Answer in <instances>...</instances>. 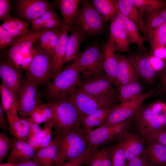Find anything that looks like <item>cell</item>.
Masks as SVG:
<instances>
[{"mask_svg": "<svg viewBox=\"0 0 166 166\" xmlns=\"http://www.w3.org/2000/svg\"><path fill=\"white\" fill-rule=\"evenodd\" d=\"M55 138L58 147L57 166L79 158L92 149L80 126L59 133Z\"/></svg>", "mask_w": 166, "mask_h": 166, "instance_id": "obj_1", "label": "cell"}, {"mask_svg": "<svg viewBox=\"0 0 166 166\" xmlns=\"http://www.w3.org/2000/svg\"><path fill=\"white\" fill-rule=\"evenodd\" d=\"M104 45L98 41H94L72 63L85 80L103 72Z\"/></svg>", "mask_w": 166, "mask_h": 166, "instance_id": "obj_2", "label": "cell"}, {"mask_svg": "<svg viewBox=\"0 0 166 166\" xmlns=\"http://www.w3.org/2000/svg\"><path fill=\"white\" fill-rule=\"evenodd\" d=\"M80 73L72 64L61 70L54 78L47 87V93L55 101L67 97L79 85Z\"/></svg>", "mask_w": 166, "mask_h": 166, "instance_id": "obj_3", "label": "cell"}, {"mask_svg": "<svg viewBox=\"0 0 166 166\" xmlns=\"http://www.w3.org/2000/svg\"><path fill=\"white\" fill-rule=\"evenodd\" d=\"M54 113V128L58 133L80 126L82 116L68 97L51 101Z\"/></svg>", "mask_w": 166, "mask_h": 166, "instance_id": "obj_4", "label": "cell"}, {"mask_svg": "<svg viewBox=\"0 0 166 166\" xmlns=\"http://www.w3.org/2000/svg\"><path fill=\"white\" fill-rule=\"evenodd\" d=\"M38 85L27 77L22 81L18 96V112L20 117H30L34 111L43 104L38 91Z\"/></svg>", "mask_w": 166, "mask_h": 166, "instance_id": "obj_5", "label": "cell"}, {"mask_svg": "<svg viewBox=\"0 0 166 166\" xmlns=\"http://www.w3.org/2000/svg\"><path fill=\"white\" fill-rule=\"evenodd\" d=\"M154 89L130 101L114 105L106 119L99 127L109 126L132 119L146 99L154 93Z\"/></svg>", "mask_w": 166, "mask_h": 166, "instance_id": "obj_6", "label": "cell"}, {"mask_svg": "<svg viewBox=\"0 0 166 166\" xmlns=\"http://www.w3.org/2000/svg\"><path fill=\"white\" fill-rule=\"evenodd\" d=\"M105 22L91 1L83 0L74 24L87 35L98 33L104 28Z\"/></svg>", "mask_w": 166, "mask_h": 166, "instance_id": "obj_7", "label": "cell"}, {"mask_svg": "<svg viewBox=\"0 0 166 166\" xmlns=\"http://www.w3.org/2000/svg\"><path fill=\"white\" fill-rule=\"evenodd\" d=\"M24 69L26 77L38 85L46 82L52 77V56L33 48L32 59Z\"/></svg>", "mask_w": 166, "mask_h": 166, "instance_id": "obj_8", "label": "cell"}, {"mask_svg": "<svg viewBox=\"0 0 166 166\" xmlns=\"http://www.w3.org/2000/svg\"><path fill=\"white\" fill-rule=\"evenodd\" d=\"M78 110L82 117L103 107L113 105L117 97H97L89 94L77 87L68 97Z\"/></svg>", "mask_w": 166, "mask_h": 166, "instance_id": "obj_9", "label": "cell"}, {"mask_svg": "<svg viewBox=\"0 0 166 166\" xmlns=\"http://www.w3.org/2000/svg\"><path fill=\"white\" fill-rule=\"evenodd\" d=\"M132 119L109 126L99 127L87 133L86 136L89 148L95 149L102 144L112 140H117L128 129Z\"/></svg>", "mask_w": 166, "mask_h": 166, "instance_id": "obj_10", "label": "cell"}, {"mask_svg": "<svg viewBox=\"0 0 166 166\" xmlns=\"http://www.w3.org/2000/svg\"><path fill=\"white\" fill-rule=\"evenodd\" d=\"M49 29L35 30L31 29L26 34L16 38L6 52V59L16 67L17 62L24 55L33 49L40 36Z\"/></svg>", "mask_w": 166, "mask_h": 166, "instance_id": "obj_11", "label": "cell"}, {"mask_svg": "<svg viewBox=\"0 0 166 166\" xmlns=\"http://www.w3.org/2000/svg\"><path fill=\"white\" fill-rule=\"evenodd\" d=\"M135 127L147 142L154 133L165 129L155 117L149 105L143 104L132 118Z\"/></svg>", "mask_w": 166, "mask_h": 166, "instance_id": "obj_12", "label": "cell"}, {"mask_svg": "<svg viewBox=\"0 0 166 166\" xmlns=\"http://www.w3.org/2000/svg\"><path fill=\"white\" fill-rule=\"evenodd\" d=\"M111 80L103 72L81 82L78 88L90 95L97 97H117Z\"/></svg>", "mask_w": 166, "mask_h": 166, "instance_id": "obj_13", "label": "cell"}, {"mask_svg": "<svg viewBox=\"0 0 166 166\" xmlns=\"http://www.w3.org/2000/svg\"><path fill=\"white\" fill-rule=\"evenodd\" d=\"M15 4L19 16L31 23L54 8L52 3L45 0H18L16 1Z\"/></svg>", "mask_w": 166, "mask_h": 166, "instance_id": "obj_14", "label": "cell"}, {"mask_svg": "<svg viewBox=\"0 0 166 166\" xmlns=\"http://www.w3.org/2000/svg\"><path fill=\"white\" fill-rule=\"evenodd\" d=\"M123 149L127 161L142 155L145 139L140 134L125 130L117 140Z\"/></svg>", "mask_w": 166, "mask_h": 166, "instance_id": "obj_15", "label": "cell"}, {"mask_svg": "<svg viewBox=\"0 0 166 166\" xmlns=\"http://www.w3.org/2000/svg\"><path fill=\"white\" fill-rule=\"evenodd\" d=\"M139 77L151 83L156 79L159 74L153 68L149 56L143 53H135L127 56Z\"/></svg>", "mask_w": 166, "mask_h": 166, "instance_id": "obj_16", "label": "cell"}, {"mask_svg": "<svg viewBox=\"0 0 166 166\" xmlns=\"http://www.w3.org/2000/svg\"><path fill=\"white\" fill-rule=\"evenodd\" d=\"M0 76L2 82L18 97L22 81L18 69L5 59L0 63Z\"/></svg>", "mask_w": 166, "mask_h": 166, "instance_id": "obj_17", "label": "cell"}, {"mask_svg": "<svg viewBox=\"0 0 166 166\" xmlns=\"http://www.w3.org/2000/svg\"><path fill=\"white\" fill-rule=\"evenodd\" d=\"M112 19L124 31L132 44H136L139 50L145 49L144 44L145 38L140 34V28L136 24L121 14L118 10Z\"/></svg>", "mask_w": 166, "mask_h": 166, "instance_id": "obj_18", "label": "cell"}, {"mask_svg": "<svg viewBox=\"0 0 166 166\" xmlns=\"http://www.w3.org/2000/svg\"><path fill=\"white\" fill-rule=\"evenodd\" d=\"M113 41L109 37L104 45L103 52V69L105 75L117 86V75L118 64L117 55L115 53Z\"/></svg>", "mask_w": 166, "mask_h": 166, "instance_id": "obj_19", "label": "cell"}, {"mask_svg": "<svg viewBox=\"0 0 166 166\" xmlns=\"http://www.w3.org/2000/svg\"><path fill=\"white\" fill-rule=\"evenodd\" d=\"M70 27L64 26L62 31L56 45L52 57L53 71L52 77L53 78L62 70L65 54L66 45Z\"/></svg>", "mask_w": 166, "mask_h": 166, "instance_id": "obj_20", "label": "cell"}, {"mask_svg": "<svg viewBox=\"0 0 166 166\" xmlns=\"http://www.w3.org/2000/svg\"><path fill=\"white\" fill-rule=\"evenodd\" d=\"M71 32L68 38L64 63L74 61L80 54L81 44L86 35L77 26L73 25L70 28Z\"/></svg>", "mask_w": 166, "mask_h": 166, "instance_id": "obj_21", "label": "cell"}, {"mask_svg": "<svg viewBox=\"0 0 166 166\" xmlns=\"http://www.w3.org/2000/svg\"><path fill=\"white\" fill-rule=\"evenodd\" d=\"M35 150L25 141L16 139L7 156L8 162L17 164L32 160Z\"/></svg>", "mask_w": 166, "mask_h": 166, "instance_id": "obj_22", "label": "cell"}, {"mask_svg": "<svg viewBox=\"0 0 166 166\" xmlns=\"http://www.w3.org/2000/svg\"><path fill=\"white\" fill-rule=\"evenodd\" d=\"M64 26L50 29L45 32L39 37L34 44L33 48L52 57Z\"/></svg>", "mask_w": 166, "mask_h": 166, "instance_id": "obj_23", "label": "cell"}, {"mask_svg": "<svg viewBox=\"0 0 166 166\" xmlns=\"http://www.w3.org/2000/svg\"><path fill=\"white\" fill-rule=\"evenodd\" d=\"M118 64L117 71V87L137 81L139 77L128 57L117 54Z\"/></svg>", "mask_w": 166, "mask_h": 166, "instance_id": "obj_24", "label": "cell"}, {"mask_svg": "<svg viewBox=\"0 0 166 166\" xmlns=\"http://www.w3.org/2000/svg\"><path fill=\"white\" fill-rule=\"evenodd\" d=\"M82 1L81 0L55 1L61 14L62 20L64 26L71 27L74 24L78 14L79 6Z\"/></svg>", "mask_w": 166, "mask_h": 166, "instance_id": "obj_25", "label": "cell"}, {"mask_svg": "<svg viewBox=\"0 0 166 166\" xmlns=\"http://www.w3.org/2000/svg\"><path fill=\"white\" fill-rule=\"evenodd\" d=\"M114 105L101 108L82 117L80 127L86 134L95 128L100 126L104 122Z\"/></svg>", "mask_w": 166, "mask_h": 166, "instance_id": "obj_26", "label": "cell"}, {"mask_svg": "<svg viewBox=\"0 0 166 166\" xmlns=\"http://www.w3.org/2000/svg\"><path fill=\"white\" fill-rule=\"evenodd\" d=\"M117 3L119 12L136 24L140 31L146 35L143 13L130 0H117Z\"/></svg>", "mask_w": 166, "mask_h": 166, "instance_id": "obj_27", "label": "cell"}, {"mask_svg": "<svg viewBox=\"0 0 166 166\" xmlns=\"http://www.w3.org/2000/svg\"><path fill=\"white\" fill-rule=\"evenodd\" d=\"M58 147L55 138L47 146L37 149L32 160L41 166H57Z\"/></svg>", "mask_w": 166, "mask_h": 166, "instance_id": "obj_28", "label": "cell"}, {"mask_svg": "<svg viewBox=\"0 0 166 166\" xmlns=\"http://www.w3.org/2000/svg\"><path fill=\"white\" fill-rule=\"evenodd\" d=\"M8 119L9 131L13 137L18 140L25 141L29 132L30 117H20L18 114Z\"/></svg>", "mask_w": 166, "mask_h": 166, "instance_id": "obj_29", "label": "cell"}, {"mask_svg": "<svg viewBox=\"0 0 166 166\" xmlns=\"http://www.w3.org/2000/svg\"><path fill=\"white\" fill-rule=\"evenodd\" d=\"M110 24V35L112 39L115 51L129 52L132 43L124 31L112 19Z\"/></svg>", "mask_w": 166, "mask_h": 166, "instance_id": "obj_30", "label": "cell"}, {"mask_svg": "<svg viewBox=\"0 0 166 166\" xmlns=\"http://www.w3.org/2000/svg\"><path fill=\"white\" fill-rule=\"evenodd\" d=\"M0 104L9 118L18 115L17 97L2 82L0 85Z\"/></svg>", "mask_w": 166, "mask_h": 166, "instance_id": "obj_31", "label": "cell"}, {"mask_svg": "<svg viewBox=\"0 0 166 166\" xmlns=\"http://www.w3.org/2000/svg\"><path fill=\"white\" fill-rule=\"evenodd\" d=\"M143 154L156 166H166V148L154 141L147 142Z\"/></svg>", "mask_w": 166, "mask_h": 166, "instance_id": "obj_32", "label": "cell"}, {"mask_svg": "<svg viewBox=\"0 0 166 166\" xmlns=\"http://www.w3.org/2000/svg\"><path fill=\"white\" fill-rule=\"evenodd\" d=\"M146 36L150 46L152 55L166 47V23L148 32Z\"/></svg>", "mask_w": 166, "mask_h": 166, "instance_id": "obj_33", "label": "cell"}, {"mask_svg": "<svg viewBox=\"0 0 166 166\" xmlns=\"http://www.w3.org/2000/svg\"><path fill=\"white\" fill-rule=\"evenodd\" d=\"M84 164L86 166H112L111 150L106 148L92 150Z\"/></svg>", "mask_w": 166, "mask_h": 166, "instance_id": "obj_34", "label": "cell"}, {"mask_svg": "<svg viewBox=\"0 0 166 166\" xmlns=\"http://www.w3.org/2000/svg\"><path fill=\"white\" fill-rule=\"evenodd\" d=\"M117 98L120 103L128 101L143 93V88L138 81H136L117 87Z\"/></svg>", "mask_w": 166, "mask_h": 166, "instance_id": "obj_35", "label": "cell"}, {"mask_svg": "<svg viewBox=\"0 0 166 166\" xmlns=\"http://www.w3.org/2000/svg\"><path fill=\"white\" fill-rule=\"evenodd\" d=\"M91 2L105 22L111 20L118 10L117 0H93Z\"/></svg>", "mask_w": 166, "mask_h": 166, "instance_id": "obj_36", "label": "cell"}, {"mask_svg": "<svg viewBox=\"0 0 166 166\" xmlns=\"http://www.w3.org/2000/svg\"><path fill=\"white\" fill-rule=\"evenodd\" d=\"M143 13H145L143 16L146 34L148 32L166 23L165 9Z\"/></svg>", "mask_w": 166, "mask_h": 166, "instance_id": "obj_37", "label": "cell"}, {"mask_svg": "<svg viewBox=\"0 0 166 166\" xmlns=\"http://www.w3.org/2000/svg\"><path fill=\"white\" fill-rule=\"evenodd\" d=\"M35 122L39 124L53 120L54 113L52 101L44 103L37 108L30 117Z\"/></svg>", "mask_w": 166, "mask_h": 166, "instance_id": "obj_38", "label": "cell"}, {"mask_svg": "<svg viewBox=\"0 0 166 166\" xmlns=\"http://www.w3.org/2000/svg\"><path fill=\"white\" fill-rule=\"evenodd\" d=\"M143 13L150 12L164 9L166 1L163 0H130Z\"/></svg>", "mask_w": 166, "mask_h": 166, "instance_id": "obj_39", "label": "cell"}, {"mask_svg": "<svg viewBox=\"0 0 166 166\" xmlns=\"http://www.w3.org/2000/svg\"><path fill=\"white\" fill-rule=\"evenodd\" d=\"M152 112L162 127L166 129V103L158 101L149 105Z\"/></svg>", "mask_w": 166, "mask_h": 166, "instance_id": "obj_40", "label": "cell"}, {"mask_svg": "<svg viewBox=\"0 0 166 166\" xmlns=\"http://www.w3.org/2000/svg\"><path fill=\"white\" fill-rule=\"evenodd\" d=\"M1 25L6 30L13 29L25 31L29 30L28 27L29 24L28 22L10 15L3 20V23Z\"/></svg>", "mask_w": 166, "mask_h": 166, "instance_id": "obj_41", "label": "cell"}, {"mask_svg": "<svg viewBox=\"0 0 166 166\" xmlns=\"http://www.w3.org/2000/svg\"><path fill=\"white\" fill-rule=\"evenodd\" d=\"M16 139L9 137L3 133L0 132V163L2 164L10 150Z\"/></svg>", "mask_w": 166, "mask_h": 166, "instance_id": "obj_42", "label": "cell"}, {"mask_svg": "<svg viewBox=\"0 0 166 166\" xmlns=\"http://www.w3.org/2000/svg\"><path fill=\"white\" fill-rule=\"evenodd\" d=\"M112 166H124L126 160L124 152L118 143L111 150Z\"/></svg>", "mask_w": 166, "mask_h": 166, "instance_id": "obj_43", "label": "cell"}, {"mask_svg": "<svg viewBox=\"0 0 166 166\" xmlns=\"http://www.w3.org/2000/svg\"><path fill=\"white\" fill-rule=\"evenodd\" d=\"M57 16V13L53 9L49 10L31 22V29L35 30H42L45 24L47 21Z\"/></svg>", "mask_w": 166, "mask_h": 166, "instance_id": "obj_44", "label": "cell"}, {"mask_svg": "<svg viewBox=\"0 0 166 166\" xmlns=\"http://www.w3.org/2000/svg\"><path fill=\"white\" fill-rule=\"evenodd\" d=\"M55 123L54 120L45 123L42 128V140L38 148L48 146L52 141V132L54 127Z\"/></svg>", "mask_w": 166, "mask_h": 166, "instance_id": "obj_45", "label": "cell"}, {"mask_svg": "<svg viewBox=\"0 0 166 166\" xmlns=\"http://www.w3.org/2000/svg\"><path fill=\"white\" fill-rule=\"evenodd\" d=\"M6 30L0 26V50L2 51L9 47L15 39Z\"/></svg>", "mask_w": 166, "mask_h": 166, "instance_id": "obj_46", "label": "cell"}, {"mask_svg": "<svg viewBox=\"0 0 166 166\" xmlns=\"http://www.w3.org/2000/svg\"><path fill=\"white\" fill-rule=\"evenodd\" d=\"M42 140V132L39 133L29 134L25 141L35 150L38 149Z\"/></svg>", "mask_w": 166, "mask_h": 166, "instance_id": "obj_47", "label": "cell"}, {"mask_svg": "<svg viewBox=\"0 0 166 166\" xmlns=\"http://www.w3.org/2000/svg\"><path fill=\"white\" fill-rule=\"evenodd\" d=\"M148 161L143 153L136 158L126 162L124 166H152L153 164H150Z\"/></svg>", "mask_w": 166, "mask_h": 166, "instance_id": "obj_48", "label": "cell"}, {"mask_svg": "<svg viewBox=\"0 0 166 166\" xmlns=\"http://www.w3.org/2000/svg\"><path fill=\"white\" fill-rule=\"evenodd\" d=\"M11 1L0 0V20H4L9 17L11 9Z\"/></svg>", "mask_w": 166, "mask_h": 166, "instance_id": "obj_49", "label": "cell"}, {"mask_svg": "<svg viewBox=\"0 0 166 166\" xmlns=\"http://www.w3.org/2000/svg\"><path fill=\"white\" fill-rule=\"evenodd\" d=\"M152 141L166 148V129L160 130L153 134L148 142Z\"/></svg>", "mask_w": 166, "mask_h": 166, "instance_id": "obj_50", "label": "cell"}, {"mask_svg": "<svg viewBox=\"0 0 166 166\" xmlns=\"http://www.w3.org/2000/svg\"><path fill=\"white\" fill-rule=\"evenodd\" d=\"M91 150L83 156L76 159L68 160L57 166H81L84 164Z\"/></svg>", "mask_w": 166, "mask_h": 166, "instance_id": "obj_51", "label": "cell"}, {"mask_svg": "<svg viewBox=\"0 0 166 166\" xmlns=\"http://www.w3.org/2000/svg\"><path fill=\"white\" fill-rule=\"evenodd\" d=\"M149 59L153 69L159 74H160L164 66V62L163 59L152 55L149 56Z\"/></svg>", "mask_w": 166, "mask_h": 166, "instance_id": "obj_52", "label": "cell"}, {"mask_svg": "<svg viewBox=\"0 0 166 166\" xmlns=\"http://www.w3.org/2000/svg\"><path fill=\"white\" fill-rule=\"evenodd\" d=\"M4 113H5L0 104V127L3 133L6 135L9 131V124L6 121Z\"/></svg>", "mask_w": 166, "mask_h": 166, "instance_id": "obj_53", "label": "cell"}, {"mask_svg": "<svg viewBox=\"0 0 166 166\" xmlns=\"http://www.w3.org/2000/svg\"><path fill=\"white\" fill-rule=\"evenodd\" d=\"M13 37L15 38L26 34L29 31L21 30L18 29H9L6 30Z\"/></svg>", "mask_w": 166, "mask_h": 166, "instance_id": "obj_54", "label": "cell"}, {"mask_svg": "<svg viewBox=\"0 0 166 166\" xmlns=\"http://www.w3.org/2000/svg\"><path fill=\"white\" fill-rule=\"evenodd\" d=\"M14 164L15 166H41L38 163L33 160Z\"/></svg>", "mask_w": 166, "mask_h": 166, "instance_id": "obj_55", "label": "cell"}, {"mask_svg": "<svg viewBox=\"0 0 166 166\" xmlns=\"http://www.w3.org/2000/svg\"><path fill=\"white\" fill-rule=\"evenodd\" d=\"M161 75L160 79L163 87H166V72Z\"/></svg>", "mask_w": 166, "mask_h": 166, "instance_id": "obj_56", "label": "cell"}, {"mask_svg": "<svg viewBox=\"0 0 166 166\" xmlns=\"http://www.w3.org/2000/svg\"><path fill=\"white\" fill-rule=\"evenodd\" d=\"M163 60L164 62V65L163 69L160 74V75H161L166 72V58Z\"/></svg>", "mask_w": 166, "mask_h": 166, "instance_id": "obj_57", "label": "cell"}, {"mask_svg": "<svg viewBox=\"0 0 166 166\" xmlns=\"http://www.w3.org/2000/svg\"><path fill=\"white\" fill-rule=\"evenodd\" d=\"M0 166H15L14 164L8 162L0 164Z\"/></svg>", "mask_w": 166, "mask_h": 166, "instance_id": "obj_58", "label": "cell"}, {"mask_svg": "<svg viewBox=\"0 0 166 166\" xmlns=\"http://www.w3.org/2000/svg\"><path fill=\"white\" fill-rule=\"evenodd\" d=\"M163 89L166 93V87H163Z\"/></svg>", "mask_w": 166, "mask_h": 166, "instance_id": "obj_59", "label": "cell"}, {"mask_svg": "<svg viewBox=\"0 0 166 166\" xmlns=\"http://www.w3.org/2000/svg\"><path fill=\"white\" fill-rule=\"evenodd\" d=\"M165 12L166 15V6L165 8Z\"/></svg>", "mask_w": 166, "mask_h": 166, "instance_id": "obj_60", "label": "cell"}, {"mask_svg": "<svg viewBox=\"0 0 166 166\" xmlns=\"http://www.w3.org/2000/svg\"><path fill=\"white\" fill-rule=\"evenodd\" d=\"M152 166H155V165H154L153 164V165Z\"/></svg>", "mask_w": 166, "mask_h": 166, "instance_id": "obj_61", "label": "cell"}]
</instances>
